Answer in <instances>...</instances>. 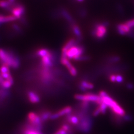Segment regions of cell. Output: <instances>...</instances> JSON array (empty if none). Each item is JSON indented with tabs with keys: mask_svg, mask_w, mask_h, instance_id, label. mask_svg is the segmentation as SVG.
<instances>
[{
	"mask_svg": "<svg viewBox=\"0 0 134 134\" xmlns=\"http://www.w3.org/2000/svg\"><path fill=\"white\" fill-rule=\"evenodd\" d=\"M61 62L63 65L67 67L68 69H69L72 66V64L69 61V59L67 58H62L61 60Z\"/></svg>",
	"mask_w": 134,
	"mask_h": 134,
	"instance_id": "21",
	"label": "cell"
},
{
	"mask_svg": "<svg viewBox=\"0 0 134 134\" xmlns=\"http://www.w3.org/2000/svg\"><path fill=\"white\" fill-rule=\"evenodd\" d=\"M52 114V113L48 110H45L41 112L39 114V116L42 120V122H44L50 119V116Z\"/></svg>",
	"mask_w": 134,
	"mask_h": 134,
	"instance_id": "17",
	"label": "cell"
},
{
	"mask_svg": "<svg viewBox=\"0 0 134 134\" xmlns=\"http://www.w3.org/2000/svg\"><path fill=\"white\" fill-rule=\"evenodd\" d=\"M110 60L112 62H117L120 61V58L118 56H114L113 57L111 58Z\"/></svg>",
	"mask_w": 134,
	"mask_h": 134,
	"instance_id": "29",
	"label": "cell"
},
{
	"mask_svg": "<svg viewBox=\"0 0 134 134\" xmlns=\"http://www.w3.org/2000/svg\"><path fill=\"white\" fill-rule=\"evenodd\" d=\"M99 96H100L101 97H105V96H108V95L105 91H101L99 92Z\"/></svg>",
	"mask_w": 134,
	"mask_h": 134,
	"instance_id": "31",
	"label": "cell"
},
{
	"mask_svg": "<svg viewBox=\"0 0 134 134\" xmlns=\"http://www.w3.org/2000/svg\"><path fill=\"white\" fill-rule=\"evenodd\" d=\"M114 114L115 115H118L121 117H123L126 114V112L124 109L118 104L117 105L115 106L111 109Z\"/></svg>",
	"mask_w": 134,
	"mask_h": 134,
	"instance_id": "11",
	"label": "cell"
},
{
	"mask_svg": "<svg viewBox=\"0 0 134 134\" xmlns=\"http://www.w3.org/2000/svg\"><path fill=\"white\" fill-rule=\"evenodd\" d=\"M75 98L77 100L87 101L88 102H92L99 105L102 103L101 98L99 96H97L92 93H86L85 94H77L75 96Z\"/></svg>",
	"mask_w": 134,
	"mask_h": 134,
	"instance_id": "2",
	"label": "cell"
},
{
	"mask_svg": "<svg viewBox=\"0 0 134 134\" xmlns=\"http://www.w3.org/2000/svg\"><path fill=\"white\" fill-rule=\"evenodd\" d=\"M98 107L99 109L100 110L101 114H105V113L106 110L108 108V106L106 105L105 103L102 102L99 105H98Z\"/></svg>",
	"mask_w": 134,
	"mask_h": 134,
	"instance_id": "23",
	"label": "cell"
},
{
	"mask_svg": "<svg viewBox=\"0 0 134 134\" xmlns=\"http://www.w3.org/2000/svg\"><path fill=\"white\" fill-rule=\"evenodd\" d=\"M5 81V80L3 79V77H2V76H1V73H0V86H1V85H2V84L3 83V82L4 81Z\"/></svg>",
	"mask_w": 134,
	"mask_h": 134,
	"instance_id": "34",
	"label": "cell"
},
{
	"mask_svg": "<svg viewBox=\"0 0 134 134\" xmlns=\"http://www.w3.org/2000/svg\"><path fill=\"white\" fill-rule=\"evenodd\" d=\"M66 120L67 122H68L70 124L76 126L79 124L80 122V120L77 116L71 114V113L67 115Z\"/></svg>",
	"mask_w": 134,
	"mask_h": 134,
	"instance_id": "10",
	"label": "cell"
},
{
	"mask_svg": "<svg viewBox=\"0 0 134 134\" xmlns=\"http://www.w3.org/2000/svg\"><path fill=\"white\" fill-rule=\"evenodd\" d=\"M37 115L38 114L33 112H30L27 116V119L29 120V122L32 124L34 122V121L36 119Z\"/></svg>",
	"mask_w": 134,
	"mask_h": 134,
	"instance_id": "22",
	"label": "cell"
},
{
	"mask_svg": "<svg viewBox=\"0 0 134 134\" xmlns=\"http://www.w3.org/2000/svg\"><path fill=\"white\" fill-rule=\"evenodd\" d=\"M29 100L32 103H37L40 100V98L38 95L34 91H29L27 93Z\"/></svg>",
	"mask_w": 134,
	"mask_h": 134,
	"instance_id": "8",
	"label": "cell"
},
{
	"mask_svg": "<svg viewBox=\"0 0 134 134\" xmlns=\"http://www.w3.org/2000/svg\"><path fill=\"white\" fill-rule=\"evenodd\" d=\"M8 0H0V8L3 9H10L11 5Z\"/></svg>",
	"mask_w": 134,
	"mask_h": 134,
	"instance_id": "18",
	"label": "cell"
},
{
	"mask_svg": "<svg viewBox=\"0 0 134 134\" xmlns=\"http://www.w3.org/2000/svg\"><path fill=\"white\" fill-rule=\"evenodd\" d=\"M25 12V9L23 5H19L15 6L12 9V15L16 18V19H20L22 16L24 15Z\"/></svg>",
	"mask_w": 134,
	"mask_h": 134,
	"instance_id": "5",
	"label": "cell"
},
{
	"mask_svg": "<svg viewBox=\"0 0 134 134\" xmlns=\"http://www.w3.org/2000/svg\"><path fill=\"white\" fill-rule=\"evenodd\" d=\"M16 19V18L13 15H9L7 16L0 15V24L4 23L13 21L14 20H15Z\"/></svg>",
	"mask_w": 134,
	"mask_h": 134,
	"instance_id": "14",
	"label": "cell"
},
{
	"mask_svg": "<svg viewBox=\"0 0 134 134\" xmlns=\"http://www.w3.org/2000/svg\"><path fill=\"white\" fill-rule=\"evenodd\" d=\"M77 41L75 39H70L62 48V53H67L68 50L74 46H75L77 44Z\"/></svg>",
	"mask_w": 134,
	"mask_h": 134,
	"instance_id": "12",
	"label": "cell"
},
{
	"mask_svg": "<svg viewBox=\"0 0 134 134\" xmlns=\"http://www.w3.org/2000/svg\"><path fill=\"white\" fill-rule=\"evenodd\" d=\"M14 79L12 76H10L9 79L4 81L3 82V83L2 84L1 86H2L5 89H8V88H10V87L13 86V85L14 84Z\"/></svg>",
	"mask_w": 134,
	"mask_h": 134,
	"instance_id": "16",
	"label": "cell"
},
{
	"mask_svg": "<svg viewBox=\"0 0 134 134\" xmlns=\"http://www.w3.org/2000/svg\"><path fill=\"white\" fill-rule=\"evenodd\" d=\"M62 14L63 16L67 19L69 22L72 23V24H74V23H73L74 20L72 19V16L70 15V14H69V13L67 12V10H62Z\"/></svg>",
	"mask_w": 134,
	"mask_h": 134,
	"instance_id": "19",
	"label": "cell"
},
{
	"mask_svg": "<svg viewBox=\"0 0 134 134\" xmlns=\"http://www.w3.org/2000/svg\"><path fill=\"white\" fill-rule=\"evenodd\" d=\"M68 70L69 71L70 74L72 76H76L77 75V70L73 66L71 67L69 69H68Z\"/></svg>",
	"mask_w": 134,
	"mask_h": 134,
	"instance_id": "25",
	"label": "cell"
},
{
	"mask_svg": "<svg viewBox=\"0 0 134 134\" xmlns=\"http://www.w3.org/2000/svg\"><path fill=\"white\" fill-rule=\"evenodd\" d=\"M49 53H50V51H48V50L46 49H39L37 51V55L39 56L43 57L47 56Z\"/></svg>",
	"mask_w": 134,
	"mask_h": 134,
	"instance_id": "20",
	"label": "cell"
},
{
	"mask_svg": "<svg viewBox=\"0 0 134 134\" xmlns=\"http://www.w3.org/2000/svg\"><path fill=\"white\" fill-rule=\"evenodd\" d=\"M109 79H110V81H112L113 82H116V76L113 75H111Z\"/></svg>",
	"mask_w": 134,
	"mask_h": 134,
	"instance_id": "33",
	"label": "cell"
},
{
	"mask_svg": "<svg viewBox=\"0 0 134 134\" xmlns=\"http://www.w3.org/2000/svg\"><path fill=\"white\" fill-rule=\"evenodd\" d=\"M124 79L123 77H122L121 75H118L116 76V82L118 83H121L123 81Z\"/></svg>",
	"mask_w": 134,
	"mask_h": 134,
	"instance_id": "28",
	"label": "cell"
},
{
	"mask_svg": "<svg viewBox=\"0 0 134 134\" xmlns=\"http://www.w3.org/2000/svg\"><path fill=\"white\" fill-rule=\"evenodd\" d=\"M101 98L102 102L105 103L106 105L108 106V107L110 108V109H111L112 108L118 104V103L116 101H115L114 99H113L109 96Z\"/></svg>",
	"mask_w": 134,
	"mask_h": 134,
	"instance_id": "7",
	"label": "cell"
},
{
	"mask_svg": "<svg viewBox=\"0 0 134 134\" xmlns=\"http://www.w3.org/2000/svg\"><path fill=\"white\" fill-rule=\"evenodd\" d=\"M122 118L123 120L126 122H130L133 120V117L131 115H129V114H126L122 117Z\"/></svg>",
	"mask_w": 134,
	"mask_h": 134,
	"instance_id": "26",
	"label": "cell"
},
{
	"mask_svg": "<svg viewBox=\"0 0 134 134\" xmlns=\"http://www.w3.org/2000/svg\"><path fill=\"white\" fill-rule=\"evenodd\" d=\"M125 24L126 25H127L130 28H132L133 27H134V19L130 20Z\"/></svg>",
	"mask_w": 134,
	"mask_h": 134,
	"instance_id": "27",
	"label": "cell"
},
{
	"mask_svg": "<svg viewBox=\"0 0 134 134\" xmlns=\"http://www.w3.org/2000/svg\"><path fill=\"white\" fill-rule=\"evenodd\" d=\"M12 27H13V28L14 29V30H15L16 31L18 32V31H21L20 28L18 26V25H17L16 24H13Z\"/></svg>",
	"mask_w": 134,
	"mask_h": 134,
	"instance_id": "32",
	"label": "cell"
},
{
	"mask_svg": "<svg viewBox=\"0 0 134 134\" xmlns=\"http://www.w3.org/2000/svg\"><path fill=\"white\" fill-rule=\"evenodd\" d=\"M10 72V69L9 67L2 65V66L0 67V72L1 73H6V72Z\"/></svg>",
	"mask_w": 134,
	"mask_h": 134,
	"instance_id": "24",
	"label": "cell"
},
{
	"mask_svg": "<svg viewBox=\"0 0 134 134\" xmlns=\"http://www.w3.org/2000/svg\"><path fill=\"white\" fill-rule=\"evenodd\" d=\"M53 55L50 52L49 54L46 56L42 57L41 61L43 65V67H52L53 65Z\"/></svg>",
	"mask_w": 134,
	"mask_h": 134,
	"instance_id": "6",
	"label": "cell"
},
{
	"mask_svg": "<svg viewBox=\"0 0 134 134\" xmlns=\"http://www.w3.org/2000/svg\"><path fill=\"white\" fill-rule=\"evenodd\" d=\"M94 87V86L91 82L86 81H81L79 85L80 89L82 91H86L87 90H91Z\"/></svg>",
	"mask_w": 134,
	"mask_h": 134,
	"instance_id": "13",
	"label": "cell"
},
{
	"mask_svg": "<svg viewBox=\"0 0 134 134\" xmlns=\"http://www.w3.org/2000/svg\"><path fill=\"white\" fill-rule=\"evenodd\" d=\"M72 31L74 32V34H75V35L76 36L78 40H81V36H82V34H81V29H80V27H79V26L77 24H73L72 25Z\"/></svg>",
	"mask_w": 134,
	"mask_h": 134,
	"instance_id": "15",
	"label": "cell"
},
{
	"mask_svg": "<svg viewBox=\"0 0 134 134\" xmlns=\"http://www.w3.org/2000/svg\"><path fill=\"white\" fill-rule=\"evenodd\" d=\"M117 29L118 33L122 35H126L129 33L130 31V28L125 24H118L117 26Z\"/></svg>",
	"mask_w": 134,
	"mask_h": 134,
	"instance_id": "9",
	"label": "cell"
},
{
	"mask_svg": "<svg viewBox=\"0 0 134 134\" xmlns=\"http://www.w3.org/2000/svg\"><path fill=\"white\" fill-rule=\"evenodd\" d=\"M126 87L128 89L130 90H132L134 89V85L133 83H128L127 84Z\"/></svg>",
	"mask_w": 134,
	"mask_h": 134,
	"instance_id": "30",
	"label": "cell"
},
{
	"mask_svg": "<svg viewBox=\"0 0 134 134\" xmlns=\"http://www.w3.org/2000/svg\"><path fill=\"white\" fill-rule=\"evenodd\" d=\"M107 29L103 24H97L92 31V34L98 39L103 38L105 36Z\"/></svg>",
	"mask_w": 134,
	"mask_h": 134,
	"instance_id": "4",
	"label": "cell"
},
{
	"mask_svg": "<svg viewBox=\"0 0 134 134\" xmlns=\"http://www.w3.org/2000/svg\"><path fill=\"white\" fill-rule=\"evenodd\" d=\"M8 1L10 2V4H14V2H15V0H8Z\"/></svg>",
	"mask_w": 134,
	"mask_h": 134,
	"instance_id": "35",
	"label": "cell"
},
{
	"mask_svg": "<svg viewBox=\"0 0 134 134\" xmlns=\"http://www.w3.org/2000/svg\"><path fill=\"white\" fill-rule=\"evenodd\" d=\"M0 62L2 65L13 69H18L20 65V61L18 56L11 51H7L0 49Z\"/></svg>",
	"mask_w": 134,
	"mask_h": 134,
	"instance_id": "1",
	"label": "cell"
},
{
	"mask_svg": "<svg viewBox=\"0 0 134 134\" xmlns=\"http://www.w3.org/2000/svg\"><path fill=\"white\" fill-rule=\"evenodd\" d=\"M77 1H79V2H82V1H83V0H77Z\"/></svg>",
	"mask_w": 134,
	"mask_h": 134,
	"instance_id": "36",
	"label": "cell"
},
{
	"mask_svg": "<svg viewBox=\"0 0 134 134\" xmlns=\"http://www.w3.org/2000/svg\"><path fill=\"white\" fill-rule=\"evenodd\" d=\"M72 110V109L71 106H67L59 110L57 112L54 113H52L50 119L51 120L57 119L61 116L68 115V114L71 113Z\"/></svg>",
	"mask_w": 134,
	"mask_h": 134,
	"instance_id": "3",
	"label": "cell"
}]
</instances>
